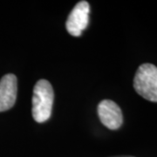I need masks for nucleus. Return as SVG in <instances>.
<instances>
[{"mask_svg":"<svg viewBox=\"0 0 157 157\" xmlns=\"http://www.w3.org/2000/svg\"><path fill=\"white\" fill-rule=\"evenodd\" d=\"M54 100V92L51 83L46 79H39L33 88V117L34 121L43 123L49 120Z\"/></svg>","mask_w":157,"mask_h":157,"instance_id":"f257e3e1","label":"nucleus"},{"mask_svg":"<svg viewBox=\"0 0 157 157\" xmlns=\"http://www.w3.org/2000/svg\"><path fill=\"white\" fill-rule=\"evenodd\" d=\"M134 87L136 93L151 102H157V67L146 63L135 73Z\"/></svg>","mask_w":157,"mask_h":157,"instance_id":"f03ea898","label":"nucleus"},{"mask_svg":"<svg viewBox=\"0 0 157 157\" xmlns=\"http://www.w3.org/2000/svg\"><path fill=\"white\" fill-rule=\"evenodd\" d=\"M90 6L86 1H80L70 12L66 23L69 33L74 37H79L87 27L89 22Z\"/></svg>","mask_w":157,"mask_h":157,"instance_id":"7ed1b4c3","label":"nucleus"},{"mask_svg":"<svg viewBox=\"0 0 157 157\" xmlns=\"http://www.w3.org/2000/svg\"><path fill=\"white\" fill-rule=\"evenodd\" d=\"M98 115L101 123L111 130L119 129L123 123V115L121 107L110 100H103L99 103Z\"/></svg>","mask_w":157,"mask_h":157,"instance_id":"20e7f679","label":"nucleus"},{"mask_svg":"<svg viewBox=\"0 0 157 157\" xmlns=\"http://www.w3.org/2000/svg\"><path fill=\"white\" fill-rule=\"evenodd\" d=\"M17 77L8 73L0 79V112H5L14 106L17 99Z\"/></svg>","mask_w":157,"mask_h":157,"instance_id":"39448f33","label":"nucleus"},{"mask_svg":"<svg viewBox=\"0 0 157 157\" xmlns=\"http://www.w3.org/2000/svg\"><path fill=\"white\" fill-rule=\"evenodd\" d=\"M113 157H134V156H128V155H121V156H113Z\"/></svg>","mask_w":157,"mask_h":157,"instance_id":"423d86ee","label":"nucleus"}]
</instances>
